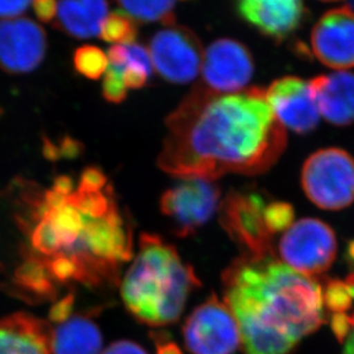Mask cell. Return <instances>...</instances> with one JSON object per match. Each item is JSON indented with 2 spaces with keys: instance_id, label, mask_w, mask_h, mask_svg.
I'll return each instance as SVG.
<instances>
[{
  "instance_id": "1",
  "label": "cell",
  "mask_w": 354,
  "mask_h": 354,
  "mask_svg": "<svg viewBox=\"0 0 354 354\" xmlns=\"http://www.w3.org/2000/svg\"><path fill=\"white\" fill-rule=\"evenodd\" d=\"M159 167L178 178H215L263 173L286 145V128L266 99L265 88L218 93L201 84L166 120Z\"/></svg>"
},
{
  "instance_id": "2",
  "label": "cell",
  "mask_w": 354,
  "mask_h": 354,
  "mask_svg": "<svg viewBox=\"0 0 354 354\" xmlns=\"http://www.w3.org/2000/svg\"><path fill=\"white\" fill-rule=\"evenodd\" d=\"M223 284L245 354H291L324 324L320 284L272 256H243L225 270Z\"/></svg>"
},
{
  "instance_id": "3",
  "label": "cell",
  "mask_w": 354,
  "mask_h": 354,
  "mask_svg": "<svg viewBox=\"0 0 354 354\" xmlns=\"http://www.w3.org/2000/svg\"><path fill=\"white\" fill-rule=\"evenodd\" d=\"M37 215L55 230L58 253L53 258L71 260L79 269L80 283L118 282L121 266L133 257V229L104 171L86 168L58 205L46 207L41 201Z\"/></svg>"
},
{
  "instance_id": "4",
  "label": "cell",
  "mask_w": 354,
  "mask_h": 354,
  "mask_svg": "<svg viewBox=\"0 0 354 354\" xmlns=\"http://www.w3.org/2000/svg\"><path fill=\"white\" fill-rule=\"evenodd\" d=\"M201 286L194 268L174 246L152 234H142L140 251L123 277V303L133 317L150 326L174 324L187 297Z\"/></svg>"
},
{
  "instance_id": "5",
  "label": "cell",
  "mask_w": 354,
  "mask_h": 354,
  "mask_svg": "<svg viewBox=\"0 0 354 354\" xmlns=\"http://www.w3.org/2000/svg\"><path fill=\"white\" fill-rule=\"evenodd\" d=\"M301 187L317 207H348L354 201V158L337 147L317 151L304 164Z\"/></svg>"
},
{
  "instance_id": "6",
  "label": "cell",
  "mask_w": 354,
  "mask_h": 354,
  "mask_svg": "<svg viewBox=\"0 0 354 354\" xmlns=\"http://www.w3.org/2000/svg\"><path fill=\"white\" fill-rule=\"evenodd\" d=\"M279 256L290 268L313 277L327 272L337 253L335 232L317 218H301L284 232Z\"/></svg>"
},
{
  "instance_id": "7",
  "label": "cell",
  "mask_w": 354,
  "mask_h": 354,
  "mask_svg": "<svg viewBox=\"0 0 354 354\" xmlns=\"http://www.w3.org/2000/svg\"><path fill=\"white\" fill-rule=\"evenodd\" d=\"M183 337L192 354H232L242 344L239 326L225 300L213 295L189 315Z\"/></svg>"
},
{
  "instance_id": "8",
  "label": "cell",
  "mask_w": 354,
  "mask_h": 354,
  "mask_svg": "<svg viewBox=\"0 0 354 354\" xmlns=\"http://www.w3.org/2000/svg\"><path fill=\"white\" fill-rule=\"evenodd\" d=\"M220 194V187L214 180L182 178L162 194L161 212L171 221L177 236L187 237L213 216L218 209Z\"/></svg>"
},
{
  "instance_id": "9",
  "label": "cell",
  "mask_w": 354,
  "mask_h": 354,
  "mask_svg": "<svg viewBox=\"0 0 354 354\" xmlns=\"http://www.w3.org/2000/svg\"><path fill=\"white\" fill-rule=\"evenodd\" d=\"M151 60L158 74L168 82L187 84L194 81L203 66V48L189 28L169 26L158 31L150 41Z\"/></svg>"
},
{
  "instance_id": "10",
  "label": "cell",
  "mask_w": 354,
  "mask_h": 354,
  "mask_svg": "<svg viewBox=\"0 0 354 354\" xmlns=\"http://www.w3.org/2000/svg\"><path fill=\"white\" fill-rule=\"evenodd\" d=\"M265 201L256 192H232L221 205L222 227L251 257L272 256V234L265 222Z\"/></svg>"
},
{
  "instance_id": "11",
  "label": "cell",
  "mask_w": 354,
  "mask_h": 354,
  "mask_svg": "<svg viewBox=\"0 0 354 354\" xmlns=\"http://www.w3.org/2000/svg\"><path fill=\"white\" fill-rule=\"evenodd\" d=\"M201 69V86L218 93H236L252 80L254 62L243 43L221 38L206 48Z\"/></svg>"
},
{
  "instance_id": "12",
  "label": "cell",
  "mask_w": 354,
  "mask_h": 354,
  "mask_svg": "<svg viewBox=\"0 0 354 354\" xmlns=\"http://www.w3.org/2000/svg\"><path fill=\"white\" fill-rule=\"evenodd\" d=\"M48 38L43 27L28 17L0 21V69L20 75L34 72L44 60Z\"/></svg>"
},
{
  "instance_id": "13",
  "label": "cell",
  "mask_w": 354,
  "mask_h": 354,
  "mask_svg": "<svg viewBox=\"0 0 354 354\" xmlns=\"http://www.w3.org/2000/svg\"><path fill=\"white\" fill-rule=\"evenodd\" d=\"M315 58L330 68L346 71L354 67V10L341 6L328 10L310 34Z\"/></svg>"
},
{
  "instance_id": "14",
  "label": "cell",
  "mask_w": 354,
  "mask_h": 354,
  "mask_svg": "<svg viewBox=\"0 0 354 354\" xmlns=\"http://www.w3.org/2000/svg\"><path fill=\"white\" fill-rule=\"evenodd\" d=\"M266 99L284 128L297 133H308L319 126L321 115L310 81L284 76L266 90Z\"/></svg>"
},
{
  "instance_id": "15",
  "label": "cell",
  "mask_w": 354,
  "mask_h": 354,
  "mask_svg": "<svg viewBox=\"0 0 354 354\" xmlns=\"http://www.w3.org/2000/svg\"><path fill=\"white\" fill-rule=\"evenodd\" d=\"M237 13L246 24L275 41H283L303 24L304 0H237Z\"/></svg>"
},
{
  "instance_id": "16",
  "label": "cell",
  "mask_w": 354,
  "mask_h": 354,
  "mask_svg": "<svg viewBox=\"0 0 354 354\" xmlns=\"http://www.w3.org/2000/svg\"><path fill=\"white\" fill-rule=\"evenodd\" d=\"M320 115L335 126L354 123V73L346 71L320 75L310 81Z\"/></svg>"
},
{
  "instance_id": "17",
  "label": "cell",
  "mask_w": 354,
  "mask_h": 354,
  "mask_svg": "<svg viewBox=\"0 0 354 354\" xmlns=\"http://www.w3.org/2000/svg\"><path fill=\"white\" fill-rule=\"evenodd\" d=\"M51 329L44 321L17 313L0 319V354H51Z\"/></svg>"
},
{
  "instance_id": "18",
  "label": "cell",
  "mask_w": 354,
  "mask_h": 354,
  "mask_svg": "<svg viewBox=\"0 0 354 354\" xmlns=\"http://www.w3.org/2000/svg\"><path fill=\"white\" fill-rule=\"evenodd\" d=\"M109 15L107 0H59L55 27L77 39L95 37Z\"/></svg>"
},
{
  "instance_id": "19",
  "label": "cell",
  "mask_w": 354,
  "mask_h": 354,
  "mask_svg": "<svg viewBox=\"0 0 354 354\" xmlns=\"http://www.w3.org/2000/svg\"><path fill=\"white\" fill-rule=\"evenodd\" d=\"M102 346V333L90 317L72 315L51 329V354H99Z\"/></svg>"
},
{
  "instance_id": "20",
  "label": "cell",
  "mask_w": 354,
  "mask_h": 354,
  "mask_svg": "<svg viewBox=\"0 0 354 354\" xmlns=\"http://www.w3.org/2000/svg\"><path fill=\"white\" fill-rule=\"evenodd\" d=\"M107 59L109 65L121 72L123 83L128 90L144 88L153 73L150 52L137 43L113 45L107 52Z\"/></svg>"
},
{
  "instance_id": "21",
  "label": "cell",
  "mask_w": 354,
  "mask_h": 354,
  "mask_svg": "<svg viewBox=\"0 0 354 354\" xmlns=\"http://www.w3.org/2000/svg\"><path fill=\"white\" fill-rule=\"evenodd\" d=\"M177 0H116L122 12L142 24L160 22L167 27L175 24Z\"/></svg>"
},
{
  "instance_id": "22",
  "label": "cell",
  "mask_w": 354,
  "mask_h": 354,
  "mask_svg": "<svg viewBox=\"0 0 354 354\" xmlns=\"http://www.w3.org/2000/svg\"><path fill=\"white\" fill-rule=\"evenodd\" d=\"M15 282L21 289L28 290L38 297H48L55 293V279L43 260L30 258L21 263L15 270Z\"/></svg>"
},
{
  "instance_id": "23",
  "label": "cell",
  "mask_w": 354,
  "mask_h": 354,
  "mask_svg": "<svg viewBox=\"0 0 354 354\" xmlns=\"http://www.w3.org/2000/svg\"><path fill=\"white\" fill-rule=\"evenodd\" d=\"M138 27L136 21L127 15L122 10H116L109 14L102 22L99 37L115 45L130 44L135 43Z\"/></svg>"
},
{
  "instance_id": "24",
  "label": "cell",
  "mask_w": 354,
  "mask_h": 354,
  "mask_svg": "<svg viewBox=\"0 0 354 354\" xmlns=\"http://www.w3.org/2000/svg\"><path fill=\"white\" fill-rule=\"evenodd\" d=\"M73 66L79 75L98 80L109 67V59L102 48L95 45H82L73 53Z\"/></svg>"
},
{
  "instance_id": "25",
  "label": "cell",
  "mask_w": 354,
  "mask_h": 354,
  "mask_svg": "<svg viewBox=\"0 0 354 354\" xmlns=\"http://www.w3.org/2000/svg\"><path fill=\"white\" fill-rule=\"evenodd\" d=\"M354 291L346 281L333 279L324 291V306L333 314H345L353 304Z\"/></svg>"
},
{
  "instance_id": "26",
  "label": "cell",
  "mask_w": 354,
  "mask_h": 354,
  "mask_svg": "<svg viewBox=\"0 0 354 354\" xmlns=\"http://www.w3.org/2000/svg\"><path fill=\"white\" fill-rule=\"evenodd\" d=\"M295 212L291 205L283 201H272L266 205L265 222L272 235L283 232L292 225Z\"/></svg>"
},
{
  "instance_id": "27",
  "label": "cell",
  "mask_w": 354,
  "mask_h": 354,
  "mask_svg": "<svg viewBox=\"0 0 354 354\" xmlns=\"http://www.w3.org/2000/svg\"><path fill=\"white\" fill-rule=\"evenodd\" d=\"M102 95L112 104L122 102L128 95V88L123 83L122 74L119 69L109 64L102 80Z\"/></svg>"
},
{
  "instance_id": "28",
  "label": "cell",
  "mask_w": 354,
  "mask_h": 354,
  "mask_svg": "<svg viewBox=\"0 0 354 354\" xmlns=\"http://www.w3.org/2000/svg\"><path fill=\"white\" fill-rule=\"evenodd\" d=\"M74 303H75V298L72 293L58 300L50 310L48 313L50 321L53 324H60L68 320L69 317H72Z\"/></svg>"
},
{
  "instance_id": "29",
  "label": "cell",
  "mask_w": 354,
  "mask_h": 354,
  "mask_svg": "<svg viewBox=\"0 0 354 354\" xmlns=\"http://www.w3.org/2000/svg\"><path fill=\"white\" fill-rule=\"evenodd\" d=\"M32 6L38 20L44 24H51L57 17V10H58L57 0H32Z\"/></svg>"
},
{
  "instance_id": "30",
  "label": "cell",
  "mask_w": 354,
  "mask_h": 354,
  "mask_svg": "<svg viewBox=\"0 0 354 354\" xmlns=\"http://www.w3.org/2000/svg\"><path fill=\"white\" fill-rule=\"evenodd\" d=\"M32 0H0V19H15L28 10Z\"/></svg>"
},
{
  "instance_id": "31",
  "label": "cell",
  "mask_w": 354,
  "mask_h": 354,
  "mask_svg": "<svg viewBox=\"0 0 354 354\" xmlns=\"http://www.w3.org/2000/svg\"><path fill=\"white\" fill-rule=\"evenodd\" d=\"M102 354H147V352L133 342L119 341L109 345Z\"/></svg>"
},
{
  "instance_id": "32",
  "label": "cell",
  "mask_w": 354,
  "mask_h": 354,
  "mask_svg": "<svg viewBox=\"0 0 354 354\" xmlns=\"http://www.w3.org/2000/svg\"><path fill=\"white\" fill-rule=\"evenodd\" d=\"M157 354H183L174 342L169 341L168 337L158 334L154 338Z\"/></svg>"
},
{
  "instance_id": "33",
  "label": "cell",
  "mask_w": 354,
  "mask_h": 354,
  "mask_svg": "<svg viewBox=\"0 0 354 354\" xmlns=\"http://www.w3.org/2000/svg\"><path fill=\"white\" fill-rule=\"evenodd\" d=\"M348 320H350V330L343 342L344 348L342 354H354V313L348 315Z\"/></svg>"
},
{
  "instance_id": "34",
  "label": "cell",
  "mask_w": 354,
  "mask_h": 354,
  "mask_svg": "<svg viewBox=\"0 0 354 354\" xmlns=\"http://www.w3.org/2000/svg\"><path fill=\"white\" fill-rule=\"evenodd\" d=\"M348 261H350V263H354V242L351 243V244L348 245Z\"/></svg>"
},
{
  "instance_id": "35",
  "label": "cell",
  "mask_w": 354,
  "mask_h": 354,
  "mask_svg": "<svg viewBox=\"0 0 354 354\" xmlns=\"http://www.w3.org/2000/svg\"><path fill=\"white\" fill-rule=\"evenodd\" d=\"M321 1H326V3H336V1H342V0H321Z\"/></svg>"
},
{
  "instance_id": "36",
  "label": "cell",
  "mask_w": 354,
  "mask_h": 354,
  "mask_svg": "<svg viewBox=\"0 0 354 354\" xmlns=\"http://www.w3.org/2000/svg\"><path fill=\"white\" fill-rule=\"evenodd\" d=\"M0 114H1V109H0Z\"/></svg>"
}]
</instances>
